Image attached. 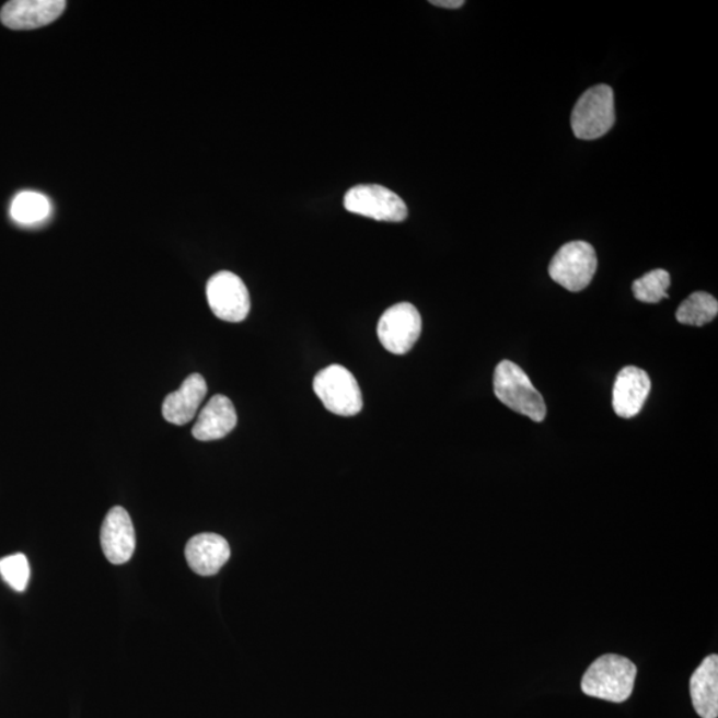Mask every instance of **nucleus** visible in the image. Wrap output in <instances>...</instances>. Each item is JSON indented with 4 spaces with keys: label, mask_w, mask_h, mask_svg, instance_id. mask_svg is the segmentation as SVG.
I'll use <instances>...</instances> for the list:
<instances>
[{
    "label": "nucleus",
    "mask_w": 718,
    "mask_h": 718,
    "mask_svg": "<svg viewBox=\"0 0 718 718\" xmlns=\"http://www.w3.org/2000/svg\"><path fill=\"white\" fill-rule=\"evenodd\" d=\"M637 668L633 661L617 655H604L592 662L581 680L584 695L624 703L633 695Z\"/></svg>",
    "instance_id": "1"
},
{
    "label": "nucleus",
    "mask_w": 718,
    "mask_h": 718,
    "mask_svg": "<svg viewBox=\"0 0 718 718\" xmlns=\"http://www.w3.org/2000/svg\"><path fill=\"white\" fill-rule=\"evenodd\" d=\"M494 393L501 404L534 422H543L547 416V406L542 394L517 363L501 361L498 364L494 373Z\"/></svg>",
    "instance_id": "2"
},
{
    "label": "nucleus",
    "mask_w": 718,
    "mask_h": 718,
    "mask_svg": "<svg viewBox=\"0 0 718 718\" xmlns=\"http://www.w3.org/2000/svg\"><path fill=\"white\" fill-rule=\"evenodd\" d=\"M616 120L614 90L599 84L580 96L572 111L571 126L580 140H595L611 131Z\"/></svg>",
    "instance_id": "3"
},
{
    "label": "nucleus",
    "mask_w": 718,
    "mask_h": 718,
    "mask_svg": "<svg viewBox=\"0 0 718 718\" xmlns=\"http://www.w3.org/2000/svg\"><path fill=\"white\" fill-rule=\"evenodd\" d=\"M313 389L327 412L340 417H352L362 410L361 389L355 375L340 364L321 370L315 375Z\"/></svg>",
    "instance_id": "4"
},
{
    "label": "nucleus",
    "mask_w": 718,
    "mask_h": 718,
    "mask_svg": "<svg viewBox=\"0 0 718 718\" xmlns=\"http://www.w3.org/2000/svg\"><path fill=\"white\" fill-rule=\"evenodd\" d=\"M598 269L595 247L586 241L563 245L549 264L551 278L569 292H581L591 283Z\"/></svg>",
    "instance_id": "5"
},
{
    "label": "nucleus",
    "mask_w": 718,
    "mask_h": 718,
    "mask_svg": "<svg viewBox=\"0 0 718 718\" xmlns=\"http://www.w3.org/2000/svg\"><path fill=\"white\" fill-rule=\"evenodd\" d=\"M344 206L350 213L377 221L401 222L407 218L404 200L382 185H356L345 195Z\"/></svg>",
    "instance_id": "6"
},
{
    "label": "nucleus",
    "mask_w": 718,
    "mask_h": 718,
    "mask_svg": "<svg viewBox=\"0 0 718 718\" xmlns=\"http://www.w3.org/2000/svg\"><path fill=\"white\" fill-rule=\"evenodd\" d=\"M377 333L383 348L395 356H404L420 337L422 319L416 306L401 302L382 314Z\"/></svg>",
    "instance_id": "7"
},
{
    "label": "nucleus",
    "mask_w": 718,
    "mask_h": 718,
    "mask_svg": "<svg viewBox=\"0 0 718 718\" xmlns=\"http://www.w3.org/2000/svg\"><path fill=\"white\" fill-rule=\"evenodd\" d=\"M207 299L216 317L227 321H244L251 311V297L241 278L232 271H219L207 283Z\"/></svg>",
    "instance_id": "8"
},
{
    "label": "nucleus",
    "mask_w": 718,
    "mask_h": 718,
    "mask_svg": "<svg viewBox=\"0 0 718 718\" xmlns=\"http://www.w3.org/2000/svg\"><path fill=\"white\" fill-rule=\"evenodd\" d=\"M65 0H12L0 11V22L16 31L35 30L59 20Z\"/></svg>",
    "instance_id": "9"
},
{
    "label": "nucleus",
    "mask_w": 718,
    "mask_h": 718,
    "mask_svg": "<svg viewBox=\"0 0 718 718\" xmlns=\"http://www.w3.org/2000/svg\"><path fill=\"white\" fill-rule=\"evenodd\" d=\"M101 544L105 558L119 566L131 560L136 549L135 528L126 509L113 507L101 530Z\"/></svg>",
    "instance_id": "10"
},
{
    "label": "nucleus",
    "mask_w": 718,
    "mask_h": 718,
    "mask_svg": "<svg viewBox=\"0 0 718 718\" xmlns=\"http://www.w3.org/2000/svg\"><path fill=\"white\" fill-rule=\"evenodd\" d=\"M651 379L647 371L636 367L624 368L617 374L614 386V410L616 416L628 419L641 412L651 393Z\"/></svg>",
    "instance_id": "11"
},
{
    "label": "nucleus",
    "mask_w": 718,
    "mask_h": 718,
    "mask_svg": "<svg viewBox=\"0 0 718 718\" xmlns=\"http://www.w3.org/2000/svg\"><path fill=\"white\" fill-rule=\"evenodd\" d=\"M231 558V547L225 537L218 534H199L190 538L185 547V559L200 577H213Z\"/></svg>",
    "instance_id": "12"
},
{
    "label": "nucleus",
    "mask_w": 718,
    "mask_h": 718,
    "mask_svg": "<svg viewBox=\"0 0 718 718\" xmlns=\"http://www.w3.org/2000/svg\"><path fill=\"white\" fill-rule=\"evenodd\" d=\"M208 393L206 380L201 374H190L183 385L164 399L163 417L166 422L183 426L196 417Z\"/></svg>",
    "instance_id": "13"
},
{
    "label": "nucleus",
    "mask_w": 718,
    "mask_h": 718,
    "mask_svg": "<svg viewBox=\"0 0 718 718\" xmlns=\"http://www.w3.org/2000/svg\"><path fill=\"white\" fill-rule=\"evenodd\" d=\"M238 425L236 408L225 395H215L202 408L192 435L197 441H218L232 432Z\"/></svg>",
    "instance_id": "14"
},
{
    "label": "nucleus",
    "mask_w": 718,
    "mask_h": 718,
    "mask_svg": "<svg viewBox=\"0 0 718 718\" xmlns=\"http://www.w3.org/2000/svg\"><path fill=\"white\" fill-rule=\"evenodd\" d=\"M693 708L702 718L718 717V656L704 659L691 678Z\"/></svg>",
    "instance_id": "15"
},
{
    "label": "nucleus",
    "mask_w": 718,
    "mask_h": 718,
    "mask_svg": "<svg viewBox=\"0 0 718 718\" xmlns=\"http://www.w3.org/2000/svg\"><path fill=\"white\" fill-rule=\"evenodd\" d=\"M718 314V301L705 292L693 293L678 309L676 319L680 324L704 326L714 321Z\"/></svg>",
    "instance_id": "16"
},
{
    "label": "nucleus",
    "mask_w": 718,
    "mask_h": 718,
    "mask_svg": "<svg viewBox=\"0 0 718 718\" xmlns=\"http://www.w3.org/2000/svg\"><path fill=\"white\" fill-rule=\"evenodd\" d=\"M51 213V202L38 192H22L11 204V216L16 222L33 225L46 220Z\"/></svg>",
    "instance_id": "17"
},
{
    "label": "nucleus",
    "mask_w": 718,
    "mask_h": 718,
    "mask_svg": "<svg viewBox=\"0 0 718 718\" xmlns=\"http://www.w3.org/2000/svg\"><path fill=\"white\" fill-rule=\"evenodd\" d=\"M670 287V274L664 269H655L634 282L633 292L636 300L644 303H659L668 299Z\"/></svg>",
    "instance_id": "18"
},
{
    "label": "nucleus",
    "mask_w": 718,
    "mask_h": 718,
    "mask_svg": "<svg viewBox=\"0 0 718 718\" xmlns=\"http://www.w3.org/2000/svg\"><path fill=\"white\" fill-rule=\"evenodd\" d=\"M30 563L23 554H14L0 559V577L12 590L23 592L30 581Z\"/></svg>",
    "instance_id": "19"
},
{
    "label": "nucleus",
    "mask_w": 718,
    "mask_h": 718,
    "mask_svg": "<svg viewBox=\"0 0 718 718\" xmlns=\"http://www.w3.org/2000/svg\"><path fill=\"white\" fill-rule=\"evenodd\" d=\"M430 3L443 9H461L464 4L463 0H431Z\"/></svg>",
    "instance_id": "20"
}]
</instances>
